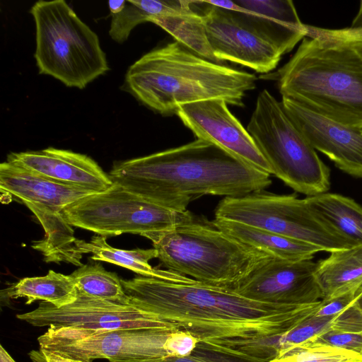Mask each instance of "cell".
<instances>
[{
	"instance_id": "11",
	"label": "cell",
	"mask_w": 362,
	"mask_h": 362,
	"mask_svg": "<svg viewBox=\"0 0 362 362\" xmlns=\"http://www.w3.org/2000/svg\"><path fill=\"white\" fill-rule=\"evenodd\" d=\"M34 327L102 331L132 328H174L156 315L135 305L90 298L77 292L76 300L57 308L40 302L35 310L16 315Z\"/></svg>"
},
{
	"instance_id": "2",
	"label": "cell",
	"mask_w": 362,
	"mask_h": 362,
	"mask_svg": "<svg viewBox=\"0 0 362 362\" xmlns=\"http://www.w3.org/2000/svg\"><path fill=\"white\" fill-rule=\"evenodd\" d=\"M109 176L113 183L149 202L180 211L204 195L243 196L264 190L272 184L271 175L199 139L176 148L115 162Z\"/></svg>"
},
{
	"instance_id": "10",
	"label": "cell",
	"mask_w": 362,
	"mask_h": 362,
	"mask_svg": "<svg viewBox=\"0 0 362 362\" xmlns=\"http://www.w3.org/2000/svg\"><path fill=\"white\" fill-rule=\"evenodd\" d=\"M174 328L91 331L48 328L37 338L40 349L83 362L105 358L143 361L169 356L165 343Z\"/></svg>"
},
{
	"instance_id": "29",
	"label": "cell",
	"mask_w": 362,
	"mask_h": 362,
	"mask_svg": "<svg viewBox=\"0 0 362 362\" xmlns=\"http://www.w3.org/2000/svg\"><path fill=\"white\" fill-rule=\"evenodd\" d=\"M306 37L322 42L362 51V28L346 27L338 29L306 25Z\"/></svg>"
},
{
	"instance_id": "23",
	"label": "cell",
	"mask_w": 362,
	"mask_h": 362,
	"mask_svg": "<svg viewBox=\"0 0 362 362\" xmlns=\"http://www.w3.org/2000/svg\"><path fill=\"white\" fill-rule=\"evenodd\" d=\"M148 22L158 25L170 34L177 42L201 57L221 64L210 48L203 17L197 1L185 0L180 10L153 17Z\"/></svg>"
},
{
	"instance_id": "16",
	"label": "cell",
	"mask_w": 362,
	"mask_h": 362,
	"mask_svg": "<svg viewBox=\"0 0 362 362\" xmlns=\"http://www.w3.org/2000/svg\"><path fill=\"white\" fill-rule=\"evenodd\" d=\"M6 161L54 182L93 193L105 192L113 185L109 175L93 159L69 150L48 147L12 152Z\"/></svg>"
},
{
	"instance_id": "1",
	"label": "cell",
	"mask_w": 362,
	"mask_h": 362,
	"mask_svg": "<svg viewBox=\"0 0 362 362\" xmlns=\"http://www.w3.org/2000/svg\"><path fill=\"white\" fill-rule=\"evenodd\" d=\"M121 281L131 304L209 343L279 334L314 315L320 303H261L197 281L179 284L140 276Z\"/></svg>"
},
{
	"instance_id": "7",
	"label": "cell",
	"mask_w": 362,
	"mask_h": 362,
	"mask_svg": "<svg viewBox=\"0 0 362 362\" xmlns=\"http://www.w3.org/2000/svg\"><path fill=\"white\" fill-rule=\"evenodd\" d=\"M247 130L272 175L307 197L327 192L330 170L267 89L257 98Z\"/></svg>"
},
{
	"instance_id": "31",
	"label": "cell",
	"mask_w": 362,
	"mask_h": 362,
	"mask_svg": "<svg viewBox=\"0 0 362 362\" xmlns=\"http://www.w3.org/2000/svg\"><path fill=\"white\" fill-rule=\"evenodd\" d=\"M313 339L362 354V332L329 330Z\"/></svg>"
},
{
	"instance_id": "5",
	"label": "cell",
	"mask_w": 362,
	"mask_h": 362,
	"mask_svg": "<svg viewBox=\"0 0 362 362\" xmlns=\"http://www.w3.org/2000/svg\"><path fill=\"white\" fill-rule=\"evenodd\" d=\"M168 270L204 284L234 288L272 256L247 246L212 223L198 220L142 235Z\"/></svg>"
},
{
	"instance_id": "34",
	"label": "cell",
	"mask_w": 362,
	"mask_h": 362,
	"mask_svg": "<svg viewBox=\"0 0 362 362\" xmlns=\"http://www.w3.org/2000/svg\"><path fill=\"white\" fill-rule=\"evenodd\" d=\"M126 0L110 1H108V8L111 15H115L122 11L125 6Z\"/></svg>"
},
{
	"instance_id": "35",
	"label": "cell",
	"mask_w": 362,
	"mask_h": 362,
	"mask_svg": "<svg viewBox=\"0 0 362 362\" xmlns=\"http://www.w3.org/2000/svg\"><path fill=\"white\" fill-rule=\"evenodd\" d=\"M351 28H362V0L360 1L359 9L352 21Z\"/></svg>"
},
{
	"instance_id": "25",
	"label": "cell",
	"mask_w": 362,
	"mask_h": 362,
	"mask_svg": "<svg viewBox=\"0 0 362 362\" xmlns=\"http://www.w3.org/2000/svg\"><path fill=\"white\" fill-rule=\"evenodd\" d=\"M184 0H126L124 9L111 15L109 35L118 43L126 41L132 30L139 24L149 19L180 10Z\"/></svg>"
},
{
	"instance_id": "19",
	"label": "cell",
	"mask_w": 362,
	"mask_h": 362,
	"mask_svg": "<svg viewBox=\"0 0 362 362\" xmlns=\"http://www.w3.org/2000/svg\"><path fill=\"white\" fill-rule=\"evenodd\" d=\"M212 224L239 242L274 258L288 261L310 260L322 250L312 244L233 221L214 218Z\"/></svg>"
},
{
	"instance_id": "27",
	"label": "cell",
	"mask_w": 362,
	"mask_h": 362,
	"mask_svg": "<svg viewBox=\"0 0 362 362\" xmlns=\"http://www.w3.org/2000/svg\"><path fill=\"white\" fill-rule=\"evenodd\" d=\"M270 362H362V354L310 339L282 351Z\"/></svg>"
},
{
	"instance_id": "15",
	"label": "cell",
	"mask_w": 362,
	"mask_h": 362,
	"mask_svg": "<svg viewBox=\"0 0 362 362\" xmlns=\"http://www.w3.org/2000/svg\"><path fill=\"white\" fill-rule=\"evenodd\" d=\"M286 113L311 146L344 173L362 179V129L326 118L282 96Z\"/></svg>"
},
{
	"instance_id": "37",
	"label": "cell",
	"mask_w": 362,
	"mask_h": 362,
	"mask_svg": "<svg viewBox=\"0 0 362 362\" xmlns=\"http://www.w3.org/2000/svg\"><path fill=\"white\" fill-rule=\"evenodd\" d=\"M354 304L357 308V309L359 310V312L361 315V317H362V288H361V291L359 292Z\"/></svg>"
},
{
	"instance_id": "20",
	"label": "cell",
	"mask_w": 362,
	"mask_h": 362,
	"mask_svg": "<svg viewBox=\"0 0 362 362\" xmlns=\"http://www.w3.org/2000/svg\"><path fill=\"white\" fill-rule=\"evenodd\" d=\"M107 237L94 235L89 242L76 239L75 244L83 255L91 253L90 258L95 261L112 263L144 277L153 278L166 281L189 284L196 280L168 269L153 267L149 261L157 258V252L154 248L134 250H122L113 247L107 241Z\"/></svg>"
},
{
	"instance_id": "26",
	"label": "cell",
	"mask_w": 362,
	"mask_h": 362,
	"mask_svg": "<svg viewBox=\"0 0 362 362\" xmlns=\"http://www.w3.org/2000/svg\"><path fill=\"white\" fill-rule=\"evenodd\" d=\"M70 276L78 293L103 300L130 303L119 276L105 270L100 263L83 264Z\"/></svg>"
},
{
	"instance_id": "33",
	"label": "cell",
	"mask_w": 362,
	"mask_h": 362,
	"mask_svg": "<svg viewBox=\"0 0 362 362\" xmlns=\"http://www.w3.org/2000/svg\"><path fill=\"white\" fill-rule=\"evenodd\" d=\"M28 355L33 362H83L61 356L42 349H40L39 350H33L28 354Z\"/></svg>"
},
{
	"instance_id": "12",
	"label": "cell",
	"mask_w": 362,
	"mask_h": 362,
	"mask_svg": "<svg viewBox=\"0 0 362 362\" xmlns=\"http://www.w3.org/2000/svg\"><path fill=\"white\" fill-rule=\"evenodd\" d=\"M210 48L221 62L230 61L266 74L275 69L282 55L234 10L197 1Z\"/></svg>"
},
{
	"instance_id": "32",
	"label": "cell",
	"mask_w": 362,
	"mask_h": 362,
	"mask_svg": "<svg viewBox=\"0 0 362 362\" xmlns=\"http://www.w3.org/2000/svg\"><path fill=\"white\" fill-rule=\"evenodd\" d=\"M361 288L362 286L332 298L322 299L315 315L329 317L339 314L353 305Z\"/></svg>"
},
{
	"instance_id": "18",
	"label": "cell",
	"mask_w": 362,
	"mask_h": 362,
	"mask_svg": "<svg viewBox=\"0 0 362 362\" xmlns=\"http://www.w3.org/2000/svg\"><path fill=\"white\" fill-rule=\"evenodd\" d=\"M0 189L23 204H45L62 211L93 193L65 185L5 161L0 165Z\"/></svg>"
},
{
	"instance_id": "6",
	"label": "cell",
	"mask_w": 362,
	"mask_h": 362,
	"mask_svg": "<svg viewBox=\"0 0 362 362\" xmlns=\"http://www.w3.org/2000/svg\"><path fill=\"white\" fill-rule=\"evenodd\" d=\"M30 13L35 23V58L40 74L83 89L109 70L98 36L64 0L37 1Z\"/></svg>"
},
{
	"instance_id": "24",
	"label": "cell",
	"mask_w": 362,
	"mask_h": 362,
	"mask_svg": "<svg viewBox=\"0 0 362 362\" xmlns=\"http://www.w3.org/2000/svg\"><path fill=\"white\" fill-rule=\"evenodd\" d=\"M4 291L8 298H25L26 305L41 300L57 308L69 305L77 298V289L71 276L52 270L43 276L23 278Z\"/></svg>"
},
{
	"instance_id": "22",
	"label": "cell",
	"mask_w": 362,
	"mask_h": 362,
	"mask_svg": "<svg viewBox=\"0 0 362 362\" xmlns=\"http://www.w3.org/2000/svg\"><path fill=\"white\" fill-rule=\"evenodd\" d=\"M311 210L351 247L362 245V206L354 199L325 192L306 197Z\"/></svg>"
},
{
	"instance_id": "8",
	"label": "cell",
	"mask_w": 362,
	"mask_h": 362,
	"mask_svg": "<svg viewBox=\"0 0 362 362\" xmlns=\"http://www.w3.org/2000/svg\"><path fill=\"white\" fill-rule=\"evenodd\" d=\"M215 218L260 228L314 245L332 252L351 247L295 194L264 192L223 197L215 209Z\"/></svg>"
},
{
	"instance_id": "4",
	"label": "cell",
	"mask_w": 362,
	"mask_h": 362,
	"mask_svg": "<svg viewBox=\"0 0 362 362\" xmlns=\"http://www.w3.org/2000/svg\"><path fill=\"white\" fill-rule=\"evenodd\" d=\"M274 75L282 96L338 123L362 129V51L304 37Z\"/></svg>"
},
{
	"instance_id": "21",
	"label": "cell",
	"mask_w": 362,
	"mask_h": 362,
	"mask_svg": "<svg viewBox=\"0 0 362 362\" xmlns=\"http://www.w3.org/2000/svg\"><path fill=\"white\" fill-rule=\"evenodd\" d=\"M317 264L315 276L322 299L362 286V245L332 252Z\"/></svg>"
},
{
	"instance_id": "13",
	"label": "cell",
	"mask_w": 362,
	"mask_h": 362,
	"mask_svg": "<svg viewBox=\"0 0 362 362\" xmlns=\"http://www.w3.org/2000/svg\"><path fill=\"white\" fill-rule=\"evenodd\" d=\"M317 262L288 261L270 257L257 267L233 290L261 303L303 305L322 299L315 270Z\"/></svg>"
},
{
	"instance_id": "14",
	"label": "cell",
	"mask_w": 362,
	"mask_h": 362,
	"mask_svg": "<svg viewBox=\"0 0 362 362\" xmlns=\"http://www.w3.org/2000/svg\"><path fill=\"white\" fill-rule=\"evenodd\" d=\"M177 115L199 139L211 142L252 167L272 175V170L249 132L221 99L180 106Z\"/></svg>"
},
{
	"instance_id": "9",
	"label": "cell",
	"mask_w": 362,
	"mask_h": 362,
	"mask_svg": "<svg viewBox=\"0 0 362 362\" xmlns=\"http://www.w3.org/2000/svg\"><path fill=\"white\" fill-rule=\"evenodd\" d=\"M63 213L72 226L103 236L168 230L197 218L188 210L168 209L113 183L107 190L78 199Z\"/></svg>"
},
{
	"instance_id": "3",
	"label": "cell",
	"mask_w": 362,
	"mask_h": 362,
	"mask_svg": "<svg viewBox=\"0 0 362 362\" xmlns=\"http://www.w3.org/2000/svg\"><path fill=\"white\" fill-rule=\"evenodd\" d=\"M256 81L253 74L208 60L175 41L136 61L124 82L142 104L162 115H172L183 105L211 99L242 107Z\"/></svg>"
},
{
	"instance_id": "28",
	"label": "cell",
	"mask_w": 362,
	"mask_h": 362,
	"mask_svg": "<svg viewBox=\"0 0 362 362\" xmlns=\"http://www.w3.org/2000/svg\"><path fill=\"white\" fill-rule=\"evenodd\" d=\"M110 362H269L250 358L231 349L212 343L199 341L193 353L188 356H166L143 361H112Z\"/></svg>"
},
{
	"instance_id": "17",
	"label": "cell",
	"mask_w": 362,
	"mask_h": 362,
	"mask_svg": "<svg viewBox=\"0 0 362 362\" xmlns=\"http://www.w3.org/2000/svg\"><path fill=\"white\" fill-rule=\"evenodd\" d=\"M208 3L238 11L282 56L291 52L307 35V25L301 22L293 2L290 0H223Z\"/></svg>"
},
{
	"instance_id": "30",
	"label": "cell",
	"mask_w": 362,
	"mask_h": 362,
	"mask_svg": "<svg viewBox=\"0 0 362 362\" xmlns=\"http://www.w3.org/2000/svg\"><path fill=\"white\" fill-rule=\"evenodd\" d=\"M199 341L187 331L175 329L170 333L164 346L169 356L185 357L193 353Z\"/></svg>"
},
{
	"instance_id": "36",
	"label": "cell",
	"mask_w": 362,
	"mask_h": 362,
	"mask_svg": "<svg viewBox=\"0 0 362 362\" xmlns=\"http://www.w3.org/2000/svg\"><path fill=\"white\" fill-rule=\"evenodd\" d=\"M0 362H16L2 345L0 346Z\"/></svg>"
}]
</instances>
